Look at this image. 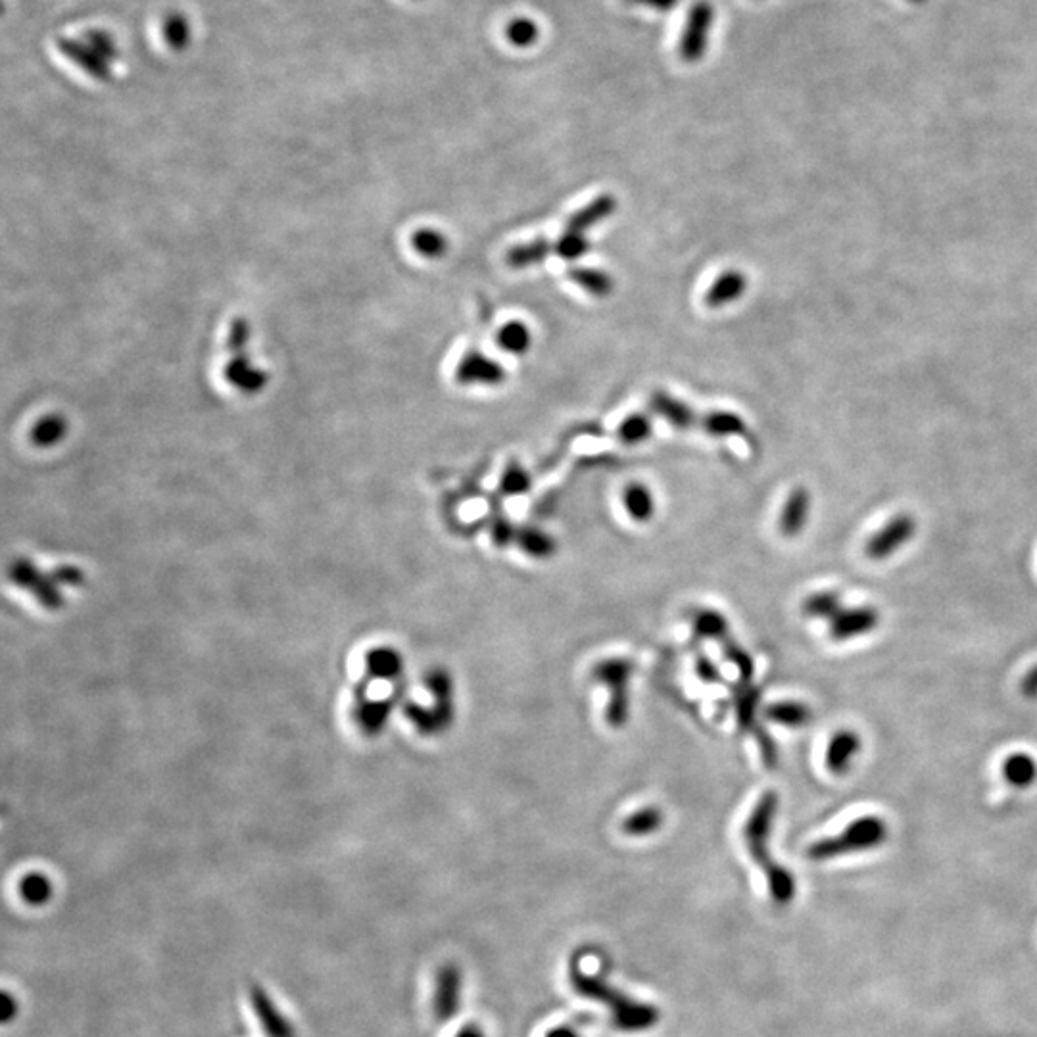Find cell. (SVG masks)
Wrapping results in <instances>:
<instances>
[{
  "mask_svg": "<svg viewBox=\"0 0 1037 1037\" xmlns=\"http://www.w3.org/2000/svg\"><path fill=\"white\" fill-rule=\"evenodd\" d=\"M571 986L579 993L580 997L592 999L605 1005V1009L611 1014V1020L617 1030L627 1034H638L648 1032L657 1026L661 1013L652 1003L638 1001L623 993L621 989L611 986L603 972H590L586 970L580 957H575L571 963L569 972Z\"/></svg>",
  "mask_w": 1037,
  "mask_h": 1037,
  "instance_id": "obj_1",
  "label": "cell"
},
{
  "mask_svg": "<svg viewBox=\"0 0 1037 1037\" xmlns=\"http://www.w3.org/2000/svg\"><path fill=\"white\" fill-rule=\"evenodd\" d=\"M778 811V796L767 790L755 803L748 822L744 826V840L751 859L763 870L772 901L776 905H788L796 897V878L790 870L778 865L771 857V834Z\"/></svg>",
  "mask_w": 1037,
  "mask_h": 1037,
  "instance_id": "obj_2",
  "label": "cell"
},
{
  "mask_svg": "<svg viewBox=\"0 0 1037 1037\" xmlns=\"http://www.w3.org/2000/svg\"><path fill=\"white\" fill-rule=\"evenodd\" d=\"M888 834L890 830L886 820L876 815H867L853 820L840 834L832 838H822L819 842L809 845L807 857L811 861H830L845 855L869 851L886 844Z\"/></svg>",
  "mask_w": 1037,
  "mask_h": 1037,
  "instance_id": "obj_3",
  "label": "cell"
},
{
  "mask_svg": "<svg viewBox=\"0 0 1037 1037\" xmlns=\"http://www.w3.org/2000/svg\"><path fill=\"white\" fill-rule=\"evenodd\" d=\"M634 673V665L623 657L603 659L594 665L592 680L609 690V705L605 709V721L611 728H623L630 717L628 682Z\"/></svg>",
  "mask_w": 1037,
  "mask_h": 1037,
  "instance_id": "obj_4",
  "label": "cell"
},
{
  "mask_svg": "<svg viewBox=\"0 0 1037 1037\" xmlns=\"http://www.w3.org/2000/svg\"><path fill=\"white\" fill-rule=\"evenodd\" d=\"M715 25V8L707 0H698L686 16V24L680 35L678 43V54L684 62L696 64L705 58L709 43H711V31Z\"/></svg>",
  "mask_w": 1037,
  "mask_h": 1037,
  "instance_id": "obj_5",
  "label": "cell"
},
{
  "mask_svg": "<svg viewBox=\"0 0 1037 1037\" xmlns=\"http://www.w3.org/2000/svg\"><path fill=\"white\" fill-rule=\"evenodd\" d=\"M915 532H917L915 517L909 515V513H899V515L893 517L892 521H888L880 531L870 536L865 552H867L870 559L882 561V559L895 554L897 550H901L907 542H911Z\"/></svg>",
  "mask_w": 1037,
  "mask_h": 1037,
  "instance_id": "obj_6",
  "label": "cell"
},
{
  "mask_svg": "<svg viewBox=\"0 0 1037 1037\" xmlns=\"http://www.w3.org/2000/svg\"><path fill=\"white\" fill-rule=\"evenodd\" d=\"M880 623V613L872 605L842 607L840 613L828 621V630L834 642H847L857 636L869 634Z\"/></svg>",
  "mask_w": 1037,
  "mask_h": 1037,
  "instance_id": "obj_7",
  "label": "cell"
},
{
  "mask_svg": "<svg viewBox=\"0 0 1037 1037\" xmlns=\"http://www.w3.org/2000/svg\"><path fill=\"white\" fill-rule=\"evenodd\" d=\"M461 988H463V976L456 965H444L436 974L435 997H433V1011L436 1020L446 1022L454 1014L458 1013L461 1005Z\"/></svg>",
  "mask_w": 1037,
  "mask_h": 1037,
  "instance_id": "obj_8",
  "label": "cell"
},
{
  "mask_svg": "<svg viewBox=\"0 0 1037 1037\" xmlns=\"http://www.w3.org/2000/svg\"><path fill=\"white\" fill-rule=\"evenodd\" d=\"M506 377V369L481 352H469L459 362L456 371V379L461 385L498 386L506 381Z\"/></svg>",
  "mask_w": 1037,
  "mask_h": 1037,
  "instance_id": "obj_9",
  "label": "cell"
},
{
  "mask_svg": "<svg viewBox=\"0 0 1037 1037\" xmlns=\"http://www.w3.org/2000/svg\"><path fill=\"white\" fill-rule=\"evenodd\" d=\"M56 47H58L62 56H66L70 62H73L75 66H79L83 72L89 73L91 77H95L98 81H110L112 79L110 62H106L98 52L93 50L91 45L75 41V39L58 37L56 39Z\"/></svg>",
  "mask_w": 1037,
  "mask_h": 1037,
  "instance_id": "obj_10",
  "label": "cell"
},
{
  "mask_svg": "<svg viewBox=\"0 0 1037 1037\" xmlns=\"http://www.w3.org/2000/svg\"><path fill=\"white\" fill-rule=\"evenodd\" d=\"M250 1001L252 1009L260 1020V1026L266 1037H296V1030L283 1013L275 1007L267 991L260 986H252L250 989Z\"/></svg>",
  "mask_w": 1037,
  "mask_h": 1037,
  "instance_id": "obj_11",
  "label": "cell"
},
{
  "mask_svg": "<svg viewBox=\"0 0 1037 1037\" xmlns=\"http://www.w3.org/2000/svg\"><path fill=\"white\" fill-rule=\"evenodd\" d=\"M809 509H811L809 492L805 488L792 490L788 500H786V504L782 507V513H780V521H778L780 534L786 536V538L799 536L805 529V525H807Z\"/></svg>",
  "mask_w": 1037,
  "mask_h": 1037,
  "instance_id": "obj_12",
  "label": "cell"
},
{
  "mask_svg": "<svg viewBox=\"0 0 1037 1037\" xmlns=\"http://www.w3.org/2000/svg\"><path fill=\"white\" fill-rule=\"evenodd\" d=\"M863 748V740L853 730H840L832 736L828 748H826V767L834 774H844L849 771L851 761Z\"/></svg>",
  "mask_w": 1037,
  "mask_h": 1037,
  "instance_id": "obj_13",
  "label": "cell"
},
{
  "mask_svg": "<svg viewBox=\"0 0 1037 1037\" xmlns=\"http://www.w3.org/2000/svg\"><path fill=\"white\" fill-rule=\"evenodd\" d=\"M748 290V279L742 271L730 269L717 277V281L711 285V289L705 296V304L709 308H724L728 304H734L740 300Z\"/></svg>",
  "mask_w": 1037,
  "mask_h": 1037,
  "instance_id": "obj_14",
  "label": "cell"
},
{
  "mask_svg": "<svg viewBox=\"0 0 1037 1037\" xmlns=\"http://www.w3.org/2000/svg\"><path fill=\"white\" fill-rule=\"evenodd\" d=\"M425 684H427V690L435 696V705L433 709L436 711V715L442 719V723L446 724V728H450V724L454 723V682H452V676L442 669H435L431 671L427 678H425Z\"/></svg>",
  "mask_w": 1037,
  "mask_h": 1037,
  "instance_id": "obj_15",
  "label": "cell"
},
{
  "mask_svg": "<svg viewBox=\"0 0 1037 1037\" xmlns=\"http://www.w3.org/2000/svg\"><path fill=\"white\" fill-rule=\"evenodd\" d=\"M615 210H617L615 196L602 194V196L594 198L590 204H586L584 208H580L579 212H575L571 216V219L567 221V231L584 233V231L596 227L598 223H602L603 219L613 216Z\"/></svg>",
  "mask_w": 1037,
  "mask_h": 1037,
  "instance_id": "obj_16",
  "label": "cell"
},
{
  "mask_svg": "<svg viewBox=\"0 0 1037 1037\" xmlns=\"http://www.w3.org/2000/svg\"><path fill=\"white\" fill-rule=\"evenodd\" d=\"M734 709H736V721L742 730L753 732L757 724V709L761 703V690L755 688L751 682H740L734 690Z\"/></svg>",
  "mask_w": 1037,
  "mask_h": 1037,
  "instance_id": "obj_17",
  "label": "cell"
},
{
  "mask_svg": "<svg viewBox=\"0 0 1037 1037\" xmlns=\"http://www.w3.org/2000/svg\"><path fill=\"white\" fill-rule=\"evenodd\" d=\"M652 408L663 419H667L676 429H690L698 425V415L690 406L676 400L665 392H655L652 396Z\"/></svg>",
  "mask_w": 1037,
  "mask_h": 1037,
  "instance_id": "obj_18",
  "label": "cell"
},
{
  "mask_svg": "<svg viewBox=\"0 0 1037 1037\" xmlns=\"http://www.w3.org/2000/svg\"><path fill=\"white\" fill-rule=\"evenodd\" d=\"M765 719L771 723L799 728L813 721V711L801 701H776L765 709Z\"/></svg>",
  "mask_w": 1037,
  "mask_h": 1037,
  "instance_id": "obj_19",
  "label": "cell"
},
{
  "mask_svg": "<svg viewBox=\"0 0 1037 1037\" xmlns=\"http://www.w3.org/2000/svg\"><path fill=\"white\" fill-rule=\"evenodd\" d=\"M623 504L632 521H636V523L652 521L655 502H653L652 490L648 486L640 483L628 484L623 492Z\"/></svg>",
  "mask_w": 1037,
  "mask_h": 1037,
  "instance_id": "obj_20",
  "label": "cell"
},
{
  "mask_svg": "<svg viewBox=\"0 0 1037 1037\" xmlns=\"http://www.w3.org/2000/svg\"><path fill=\"white\" fill-rule=\"evenodd\" d=\"M1005 780L1014 788H1028L1036 782V759L1028 753H1013L1003 763Z\"/></svg>",
  "mask_w": 1037,
  "mask_h": 1037,
  "instance_id": "obj_21",
  "label": "cell"
},
{
  "mask_svg": "<svg viewBox=\"0 0 1037 1037\" xmlns=\"http://www.w3.org/2000/svg\"><path fill=\"white\" fill-rule=\"evenodd\" d=\"M515 542L521 548V552H525L534 559H548L557 552V542L554 538L548 532L536 529V527L519 529Z\"/></svg>",
  "mask_w": 1037,
  "mask_h": 1037,
  "instance_id": "obj_22",
  "label": "cell"
},
{
  "mask_svg": "<svg viewBox=\"0 0 1037 1037\" xmlns=\"http://www.w3.org/2000/svg\"><path fill=\"white\" fill-rule=\"evenodd\" d=\"M554 252V244L546 239L519 244L507 252V264L515 269L536 266Z\"/></svg>",
  "mask_w": 1037,
  "mask_h": 1037,
  "instance_id": "obj_23",
  "label": "cell"
},
{
  "mask_svg": "<svg viewBox=\"0 0 1037 1037\" xmlns=\"http://www.w3.org/2000/svg\"><path fill=\"white\" fill-rule=\"evenodd\" d=\"M663 820L665 815L659 807L650 805V807H644L632 815H628L627 819L623 820L621 824V830L632 836V838H640V836H650L653 832H657L661 826H663Z\"/></svg>",
  "mask_w": 1037,
  "mask_h": 1037,
  "instance_id": "obj_24",
  "label": "cell"
},
{
  "mask_svg": "<svg viewBox=\"0 0 1037 1037\" xmlns=\"http://www.w3.org/2000/svg\"><path fill=\"white\" fill-rule=\"evenodd\" d=\"M692 628L696 636L703 640H719L723 642L726 636H730V627L723 613L715 609H700L692 617Z\"/></svg>",
  "mask_w": 1037,
  "mask_h": 1037,
  "instance_id": "obj_25",
  "label": "cell"
},
{
  "mask_svg": "<svg viewBox=\"0 0 1037 1037\" xmlns=\"http://www.w3.org/2000/svg\"><path fill=\"white\" fill-rule=\"evenodd\" d=\"M700 425L713 436L746 435V421L730 411H713L701 419Z\"/></svg>",
  "mask_w": 1037,
  "mask_h": 1037,
  "instance_id": "obj_26",
  "label": "cell"
},
{
  "mask_svg": "<svg viewBox=\"0 0 1037 1037\" xmlns=\"http://www.w3.org/2000/svg\"><path fill=\"white\" fill-rule=\"evenodd\" d=\"M162 35H164V41H166L169 49L175 50V52L189 49L191 35H193L189 18L185 14H181V12H171L164 18Z\"/></svg>",
  "mask_w": 1037,
  "mask_h": 1037,
  "instance_id": "obj_27",
  "label": "cell"
},
{
  "mask_svg": "<svg viewBox=\"0 0 1037 1037\" xmlns=\"http://www.w3.org/2000/svg\"><path fill=\"white\" fill-rule=\"evenodd\" d=\"M498 344L509 354H527L532 344L531 331L521 321H509L498 331Z\"/></svg>",
  "mask_w": 1037,
  "mask_h": 1037,
  "instance_id": "obj_28",
  "label": "cell"
},
{
  "mask_svg": "<svg viewBox=\"0 0 1037 1037\" xmlns=\"http://www.w3.org/2000/svg\"><path fill=\"white\" fill-rule=\"evenodd\" d=\"M571 279L580 289L590 292L592 296H607L613 290V279L609 273L596 267H575L571 271Z\"/></svg>",
  "mask_w": 1037,
  "mask_h": 1037,
  "instance_id": "obj_29",
  "label": "cell"
},
{
  "mask_svg": "<svg viewBox=\"0 0 1037 1037\" xmlns=\"http://www.w3.org/2000/svg\"><path fill=\"white\" fill-rule=\"evenodd\" d=\"M504 35H506V41L509 45H513L517 49H529V47L538 43L540 27L531 18L519 16V18H513L506 25Z\"/></svg>",
  "mask_w": 1037,
  "mask_h": 1037,
  "instance_id": "obj_30",
  "label": "cell"
},
{
  "mask_svg": "<svg viewBox=\"0 0 1037 1037\" xmlns=\"http://www.w3.org/2000/svg\"><path fill=\"white\" fill-rule=\"evenodd\" d=\"M842 609V602H840V596L836 592H830V590H824V592H817V594H811L805 602H803V613L807 617H813V619H834Z\"/></svg>",
  "mask_w": 1037,
  "mask_h": 1037,
  "instance_id": "obj_31",
  "label": "cell"
},
{
  "mask_svg": "<svg viewBox=\"0 0 1037 1037\" xmlns=\"http://www.w3.org/2000/svg\"><path fill=\"white\" fill-rule=\"evenodd\" d=\"M652 431V419H650L648 415L636 413V415H630V417H627V419L621 423L617 435H619V440H621L623 444L636 446V444L648 440L650 435H652Z\"/></svg>",
  "mask_w": 1037,
  "mask_h": 1037,
  "instance_id": "obj_32",
  "label": "cell"
},
{
  "mask_svg": "<svg viewBox=\"0 0 1037 1037\" xmlns=\"http://www.w3.org/2000/svg\"><path fill=\"white\" fill-rule=\"evenodd\" d=\"M721 648H723L726 661H730L738 669V675L742 678V682H751V678L755 675V661H753V657L732 636L724 638L723 642H721Z\"/></svg>",
  "mask_w": 1037,
  "mask_h": 1037,
  "instance_id": "obj_33",
  "label": "cell"
},
{
  "mask_svg": "<svg viewBox=\"0 0 1037 1037\" xmlns=\"http://www.w3.org/2000/svg\"><path fill=\"white\" fill-rule=\"evenodd\" d=\"M532 488V479L529 471L519 465L517 461H511L500 479V490L506 496H521L527 494Z\"/></svg>",
  "mask_w": 1037,
  "mask_h": 1037,
  "instance_id": "obj_34",
  "label": "cell"
},
{
  "mask_svg": "<svg viewBox=\"0 0 1037 1037\" xmlns=\"http://www.w3.org/2000/svg\"><path fill=\"white\" fill-rule=\"evenodd\" d=\"M20 895L27 905H45L52 895L49 878L43 874H27L20 882Z\"/></svg>",
  "mask_w": 1037,
  "mask_h": 1037,
  "instance_id": "obj_35",
  "label": "cell"
},
{
  "mask_svg": "<svg viewBox=\"0 0 1037 1037\" xmlns=\"http://www.w3.org/2000/svg\"><path fill=\"white\" fill-rule=\"evenodd\" d=\"M590 248V242L584 237V233H575V231H565L557 242H554V252L567 260V262H575L582 258Z\"/></svg>",
  "mask_w": 1037,
  "mask_h": 1037,
  "instance_id": "obj_36",
  "label": "cell"
},
{
  "mask_svg": "<svg viewBox=\"0 0 1037 1037\" xmlns=\"http://www.w3.org/2000/svg\"><path fill=\"white\" fill-rule=\"evenodd\" d=\"M85 43L91 45L95 52H98L106 62H114L120 58V50L116 41L106 33V31H100V29H93V31H87L85 33Z\"/></svg>",
  "mask_w": 1037,
  "mask_h": 1037,
  "instance_id": "obj_37",
  "label": "cell"
},
{
  "mask_svg": "<svg viewBox=\"0 0 1037 1037\" xmlns=\"http://www.w3.org/2000/svg\"><path fill=\"white\" fill-rule=\"evenodd\" d=\"M415 248L423 254V256H429V258H438L446 252L448 248V242L446 239L436 233V231H421L415 235Z\"/></svg>",
  "mask_w": 1037,
  "mask_h": 1037,
  "instance_id": "obj_38",
  "label": "cell"
},
{
  "mask_svg": "<svg viewBox=\"0 0 1037 1037\" xmlns=\"http://www.w3.org/2000/svg\"><path fill=\"white\" fill-rule=\"evenodd\" d=\"M753 734H755V738H757V744H759V749H761V755H763L765 765H767L769 769H774V767H776V761H778V749H776V744H774L771 734H769L767 730H763L761 726H757V728L753 730Z\"/></svg>",
  "mask_w": 1037,
  "mask_h": 1037,
  "instance_id": "obj_39",
  "label": "cell"
},
{
  "mask_svg": "<svg viewBox=\"0 0 1037 1037\" xmlns=\"http://www.w3.org/2000/svg\"><path fill=\"white\" fill-rule=\"evenodd\" d=\"M490 532H492V540H494V544H496L498 548H506L507 544L515 542V538H517L515 527H513L507 519H504V517H496V519H494Z\"/></svg>",
  "mask_w": 1037,
  "mask_h": 1037,
  "instance_id": "obj_40",
  "label": "cell"
},
{
  "mask_svg": "<svg viewBox=\"0 0 1037 1037\" xmlns=\"http://www.w3.org/2000/svg\"><path fill=\"white\" fill-rule=\"evenodd\" d=\"M696 675L700 676V680H703L705 684H715V682H721V671L719 667L703 653L696 655Z\"/></svg>",
  "mask_w": 1037,
  "mask_h": 1037,
  "instance_id": "obj_41",
  "label": "cell"
},
{
  "mask_svg": "<svg viewBox=\"0 0 1037 1037\" xmlns=\"http://www.w3.org/2000/svg\"><path fill=\"white\" fill-rule=\"evenodd\" d=\"M627 4L632 6H644V8H650L655 12H671L678 6L680 0H625Z\"/></svg>",
  "mask_w": 1037,
  "mask_h": 1037,
  "instance_id": "obj_42",
  "label": "cell"
},
{
  "mask_svg": "<svg viewBox=\"0 0 1037 1037\" xmlns=\"http://www.w3.org/2000/svg\"><path fill=\"white\" fill-rule=\"evenodd\" d=\"M1020 688H1022V694L1028 696V698H1036L1037 696V665L1032 667L1024 678L1020 682Z\"/></svg>",
  "mask_w": 1037,
  "mask_h": 1037,
  "instance_id": "obj_43",
  "label": "cell"
},
{
  "mask_svg": "<svg viewBox=\"0 0 1037 1037\" xmlns=\"http://www.w3.org/2000/svg\"><path fill=\"white\" fill-rule=\"evenodd\" d=\"M546 1037H580V1036H579V1034H577V1032H575V1030H573V1028H569V1026H559V1028H554V1030H550V1032H548V1034H546Z\"/></svg>",
  "mask_w": 1037,
  "mask_h": 1037,
  "instance_id": "obj_44",
  "label": "cell"
},
{
  "mask_svg": "<svg viewBox=\"0 0 1037 1037\" xmlns=\"http://www.w3.org/2000/svg\"><path fill=\"white\" fill-rule=\"evenodd\" d=\"M4 1003H6V1007H4V1013H2V1020H4V1022H8V1020L12 1018V1014L18 1011V1009H16L18 1005L14 1007V1001H12L10 993H4Z\"/></svg>",
  "mask_w": 1037,
  "mask_h": 1037,
  "instance_id": "obj_45",
  "label": "cell"
},
{
  "mask_svg": "<svg viewBox=\"0 0 1037 1037\" xmlns=\"http://www.w3.org/2000/svg\"><path fill=\"white\" fill-rule=\"evenodd\" d=\"M456 1037H484V1032L483 1030H481V1028H479V1026H475V1024H469V1026L461 1028V1030H459L458 1032V1036Z\"/></svg>",
  "mask_w": 1037,
  "mask_h": 1037,
  "instance_id": "obj_46",
  "label": "cell"
},
{
  "mask_svg": "<svg viewBox=\"0 0 1037 1037\" xmlns=\"http://www.w3.org/2000/svg\"><path fill=\"white\" fill-rule=\"evenodd\" d=\"M907 2H911V4H922V2H926V0H907Z\"/></svg>",
  "mask_w": 1037,
  "mask_h": 1037,
  "instance_id": "obj_47",
  "label": "cell"
}]
</instances>
